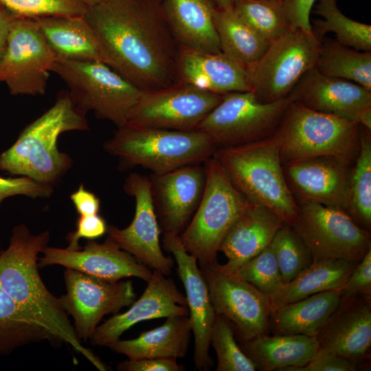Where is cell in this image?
Returning <instances> with one entry per match:
<instances>
[{"label": "cell", "instance_id": "cell-1", "mask_svg": "<svg viewBox=\"0 0 371 371\" xmlns=\"http://www.w3.org/2000/svg\"><path fill=\"white\" fill-rule=\"evenodd\" d=\"M83 17L108 65L142 91L178 82L181 45L161 0H108L91 5Z\"/></svg>", "mask_w": 371, "mask_h": 371}, {"label": "cell", "instance_id": "cell-2", "mask_svg": "<svg viewBox=\"0 0 371 371\" xmlns=\"http://www.w3.org/2000/svg\"><path fill=\"white\" fill-rule=\"evenodd\" d=\"M49 240L47 230L35 235L24 224L14 227L9 246L0 252V286L28 315L104 371L101 360L81 344L59 298L48 291L38 273V255Z\"/></svg>", "mask_w": 371, "mask_h": 371}, {"label": "cell", "instance_id": "cell-3", "mask_svg": "<svg viewBox=\"0 0 371 371\" xmlns=\"http://www.w3.org/2000/svg\"><path fill=\"white\" fill-rule=\"evenodd\" d=\"M85 115L69 92H61L53 106L27 126L14 144L0 154V170L52 186L73 162L68 154L58 150V137L66 131L89 130Z\"/></svg>", "mask_w": 371, "mask_h": 371}, {"label": "cell", "instance_id": "cell-4", "mask_svg": "<svg viewBox=\"0 0 371 371\" xmlns=\"http://www.w3.org/2000/svg\"><path fill=\"white\" fill-rule=\"evenodd\" d=\"M213 157L251 203L272 210L286 224L295 222L298 205L284 177L276 132L249 144L218 148Z\"/></svg>", "mask_w": 371, "mask_h": 371}, {"label": "cell", "instance_id": "cell-5", "mask_svg": "<svg viewBox=\"0 0 371 371\" xmlns=\"http://www.w3.org/2000/svg\"><path fill=\"white\" fill-rule=\"evenodd\" d=\"M104 144L123 168L141 166L153 174L203 164L218 149L204 133L175 131L126 123Z\"/></svg>", "mask_w": 371, "mask_h": 371}, {"label": "cell", "instance_id": "cell-6", "mask_svg": "<svg viewBox=\"0 0 371 371\" xmlns=\"http://www.w3.org/2000/svg\"><path fill=\"white\" fill-rule=\"evenodd\" d=\"M361 124L291 102L276 132L282 164L330 157L352 166L360 147Z\"/></svg>", "mask_w": 371, "mask_h": 371}, {"label": "cell", "instance_id": "cell-7", "mask_svg": "<svg viewBox=\"0 0 371 371\" xmlns=\"http://www.w3.org/2000/svg\"><path fill=\"white\" fill-rule=\"evenodd\" d=\"M203 164L206 173L203 194L179 237L199 265H214L218 264L217 253L226 233L253 203L236 189L214 157Z\"/></svg>", "mask_w": 371, "mask_h": 371}, {"label": "cell", "instance_id": "cell-8", "mask_svg": "<svg viewBox=\"0 0 371 371\" xmlns=\"http://www.w3.org/2000/svg\"><path fill=\"white\" fill-rule=\"evenodd\" d=\"M52 72L67 85L78 109L117 128L126 124L142 91L100 61L57 60Z\"/></svg>", "mask_w": 371, "mask_h": 371}, {"label": "cell", "instance_id": "cell-9", "mask_svg": "<svg viewBox=\"0 0 371 371\" xmlns=\"http://www.w3.org/2000/svg\"><path fill=\"white\" fill-rule=\"evenodd\" d=\"M322 41L313 32L289 28L245 65L252 91L262 102L287 97L300 78L315 67Z\"/></svg>", "mask_w": 371, "mask_h": 371}, {"label": "cell", "instance_id": "cell-10", "mask_svg": "<svg viewBox=\"0 0 371 371\" xmlns=\"http://www.w3.org/2000/svg\"><path fill=\"white\" fill-rule=\"evenodd\" d=\"M291 102L287 96L265 103L253 91L229 93L197 130L205 133L218 148L254 142L276 132Z\"/></svg>", "mask_w": 371, "mask_h": 371}, {"label": "cell", "instance_id": "cell-11", "mask_svg": "<svg viewBox=\"0 0 371 371\" xmlns=\"http://www.w3.org/2000/svg\"><path fill=\"white\" fill-rule=\"evenodd\" d=\"M299 214L291 225L309 251L312 261L344 259L359 262L371 249L370 231L344 210L297 201Z\"/></svg>", "mask_w": 371, "mask_h": 371}, {"label": "cell", "instance_id": "cell-12", "mask_svg": "<svg viewBox=\"0 0 371 371\" xmlns=\"http://www.w3.org/2000/svg\"><path fill=\"white\" fill-rule=\"evenodd\" d=\"M57 58L34 19L14 16L0 68L12 95H43Z\"/></svg>", "mask_w": 371, "mask_h": 371}, {"label": "cell", "instance_id": "cell-13", "mask_svg": "<svg viewBox=\"0 0 371 371\" xmlns=\"http://www.w3.org/2000/svg\"><path fill=\"white\" fill-rule=\"evenodd\" d=\"M223 95L177 82L142 91L126 123L175 131H196Z\"/></svg>", "mask_w": 371, "mask_h": 371}, {"label": "cell", "instance_id": "cell-14", "mask_svg": "<svg viewBox=\"0 0 371 371\" xmlns=\"http://www.w3.org/2000/svg\"><path fill=\"white\" fill-rule=\"evenodd\" d=\"M64 279L67 293L60 304L73 317L80 340L90 339L104 315L131 305L137 297L131 281L109 282L72 269H66Z\"/></svg>", "mask_w": 371, "mask_h": 371}, {"label": "cell", "instance_id": "cell-15", "mask_svg": "<svg viewBox=\"0 0 371 371\" xmlns=\"http://www.w3.org/2000/svg\"><path fill=\"white\" fill-rule=\"evenodd\" d=\"M216 314L227 319L241 341L265 333L271 315L269 297L252 284L214 265H199Z\"/></svg>", "mask_w": 371, "mask_h": 371}, {"label": "cell", "instance_id": "cell-16", "mask_svg": "<svg viewBox=\"0 0 371 371\" xmlns=\"http://www.w3.org/2000/svg\"><path fill=\"white\" fill-rule=\"evenodd\" d=\"M124 190L135 199V215L126 228L107 226L108 237L142 264L164 276L170 275L174 262L164 256L160 247L161 230L151 198L149 177L131 173L125 179Z\"/></svg>", "mask_w": 371, "mask_h": 371}, {"label": "cell", "instance_id": "cell-17", "mask_svg": "<svg viewBox=\"0 0 371 371\" xmlns=\"http://www.w3.org/2000/svg\"><path fill=\"white\" fill-rule=\"evenodd\" d=\"M289 97L311 110L355 121L371 131V91L355 82L307 71Z\"/></svg>", "mask_w": 371, "mask_h": 371}, {"label": "cell", "instance_id": "cell-18", "mask_svg": "<svg viewBox=\"0 0 371 371\" xmlns=\"http://www.w3.org/2000/svg\"><path fill=\"white\" fill-rule=\"evenodd\" d=\"M150 194L161 232L179 234L193 216L203 194L206 173L201 164L149 177Z\"/></svg>", "mask_w": 371, "mask_h": 371}, {"label": "cell", "instance_id": "cell-19", "mask_svg": "<svg viewBox=\"0 0 371 371\" xmlns=\"http://www.w3.org/2000/svg\"><path fill=\"white\" fill-rule=\"evenodd\" d=\"M282 164L296 201H311L348 212L351 165L330 157Z\"/></svg>", "mask_w": 371, "mask_h": 371}, {"label": "cell", "instance_id": "cell-20", "mask_svg": "<svg viewBox=\"0 0 371 371\" xmlns=\"http://www.w3.org/2000/svg\"><path fill=\"white\" fill-rule=\"evenodd\" d=\"M38 266L61 265L109 282L136 277L148 282L153 271L108 236L103 243L90 240L78 250L45 247Z\"/></svg>", "mask_w": 371, "mask_h": 371}, {"label": "cell", "instance_id": "cell-21", "mask_svg": "<svg viewBox=\"0 0 371 371\" xmlns=\"http://www.w3.org/2000/svg\"><path fill=\"white\" fill-rule=\"evenodd\" d=\"M164 248L172 253L186 293L192 331L194 337V361L199 370H209L212 362L209 354L210 334L216 313L205 280L197 260L188 253L176 234H164Z\"/></svg>", "mask_w": 371, "mask_h": 371}, {"label": "cell", "instance_id": "cell-22", "mask_svg": "<svg viewBox=\"0 0 371 371\" xmlns=\"http://www.w3.org/2000/svg\"><path fill=\"white\" fill-rule=\"evenodd\" d=\"M143 294L131 307L115 314L95 329L90 341L92 345L106 346L120 339L123 333L137 323L148 319L188 315L186 297L175 282L161 272L153 270Z\"/></svg>", "mask_w": 371, "mask_h": 371}, {"label": "cell", "instance_id": "cell-23", "mask_svg": "<svg viewBox=\"0 0 371 371\" xmlns=\"http://www.w3.org/2000/svg\"><path fill=\"white\" fill-rule=\"evenodd\" d=\"M317 339L321 350L356 363L362 360L371 345L370 297L341 301Z\"/></svg>", "mask_w": 371, "mask_h": 371}, {"label": "cell", "instance_id": "cell-24", "mask_svg": "<svg viewBox=\"0 0 371 371\" xmlns=\"http://www.w3.org/2000/svg\"><path fill=\"white\" fill-rule=\"evenodd\" d=\"M178 82L225 95L252 91L245 67L223 52H203L181 46Z\"/></svg>", "mask_w": 371, "mask_h": 371}, {"label": "cell", "instance_id": "cell-25", "mask_svg": "<svg viewBox=\"0 0 371 371\" xmlns=\"http://www.w3.org/2000/svg\"><path fill=\"white\" fill-rule=\"evenodd\" d=\"M286 224L272 210L253 204L233 223L219 247L227 258L218 264L223 271L233 273L243 263L269 247L277 232Z\"/></svg>", "mask_w": 371, "mask_h": 371}, {"label": "cell", "instance_id": "cell-26", "mask_svg": "<svg viewBox=\"0 0 371 371\" xmlns=\"http://www.w3.org/2000/svg\"><path fill=\"white\" fill-rule=\"evenodd\" d=\"M163 9L177 41L196 51L222 52L214 26L212 0H161Z\"/></svg>", "mask_w": 371, "mask_h": 371}, {"label": "cell", "instance_id": "cell-27", "mask_svg": "<svg viewBox=\"0 0 371 371\" xmlns=\"http://www.w3.org/2000/svg\"><path fill=\"white\" fill-rule=\"evenodd\" d=\"M34 19L57 60H95L108 65L83 15L44 16Z\"/></svg>", "mask_w": 371, "mask_h": 371}, {"label": "cell", "instance_id": "cell-28", "mask_svg": "<svg viewBox=\"0 0 371 371\" xmlns=\"http://www.w3.org/2000/svg\"><path fill=\"white\" fill-rule=\"evenodd\" d=\"M242 350L264 370H283L306 365L319 350L317 337L265 333L242 341Z\"/></svg>", "mask_w": 371, "mask_h": 371}, {"label": "cell", "instance_id": "cell-29", "mask_svg": "<svg viewBox=\"0 0 371 371\" xmlns=\"http://www.w3.org/2000/svg\"><path fill=\"white\" fill-rule=\"evenodd\" d=\"M192 327L188 315L166 317L160 326L144 331L135 339H117L106 346L128 359L183 358L186 356Z\"/></svg>", "mask_w": 371, "mask_h": 371}, {"label": "cell", "instance_id": "cell-30", "mask_svg": "<svg viewBox=\"0 0 371 371\" xmlns=\"http://www.w3.org/2000/svg\"><path fill=\"white\" fill-rule=\"evenodd\" d=\"M341 303V290H329L283 305L271 314L274 330L278 335L317 337Z\"/></svg>", "mask_w": 371, "mask_h": 371}, {"label": "cell", "instance_id": "cell-31", "mask_svg": "<svg viewBox=\"0 0 371 371\" xmlns=\"http://www.w3.org/2000/svg\"><path fill=\"white\" fill-rule=\"evenodd\" d=\"M359 262L344 259L314 261L269 297L271 314L283 305L311 295L341 290Z\"/></svg>", "mask_w": 371, "mask_h": 371}, {"label": "cell", "instance_id": "cell-32", "mask_svg": "<svg viewBox=\"0 0 371 371\" xmlns=\"http://www.w3.org/2000/svg\"><path fill=\"white\" fill-rule=\"evenodd\" d=\"M63 342L48 327L28 315L0 286V354L8 355L30 343Z\"/></svg>", "mask_w": 371, "mask_h": 371}, {"label": "cell", "instance_id": "cell-33", "mask_svg": "<svg viewBox=\"0 0 371 371\" xmlns=\"http://www.w3.org/2000/svg\"><path fill=\"white\" fill-rule=\"evenodd\" d=\"M213 20L221 51L244 65L258 59L269 43L238 14L234 7L223 9L215 6Z\"/></svg>", "mask_w": 371, "mask_h": 371}, {"label": "cell", "instance_id": "cell-34", "mask_svg": "<svg viewBox=\"0 0 371 371\" xmlns=\"http://www.w3.org/2000/svg\"><path fill=\"white\" fill-rule=\"evenodd\" d=\"M320 73L359 84L371 91V52L360 51L337 41H322L315 67Z\"/></svg>", "mask_w": 371, "mask_h": 371}, {"label": "cell", "instance_id": "cell-35", "mask_svg": "<svg viewBox=\"0 0 371 371\" xmlns=\"http://www.w3.org/2000/svg\"><path fill=\"white\" fill-rule=\"evenodd\" d=\"M348 213L363 229L371 227V137L361 125L360 147L352 166Z\"/></svg>", "mask_w": 371, "mask_h": 371}, {"label": "cell", "instance_id": "cell-36", "mask_svg": "<svg viewBox=\"0 0 371 371\" xmlns=\"http://www.w3.org/2000/svg\"><path fill=\"white\" fill-rule=\"evenodd\" d=\"M315 13L324 20H316L312 30L322 41L325 34L333 32L344 45L360 51L371 50V26L346 16L339 10L337 0H319Z\"/></svg>", "mask_w": 371, "mask_h": 371}, {"label": "cell", "instance_id": "cell-37", "mask_svg": "<svg viewBox=\"0 0 371 371\" xmlns=\"http://www.w3.org/2000/svg\"><path fill=\"white\" fill-rule=\"evenodd\" d=\"M234 9L269 43L289 28L282 0H234Z\"/></svg>", "mask_w": 371, "mask_h": 371}, {"label": "cell", "instance_id": "cell-38", "mask_svg": "<svg viewBox=\"0 0 371 371\" xmlns=\"http://www.w3.org/2000/svg\"><path fill=\"white\" fill-rule=\"evenodd\" d=\"M210 345L217 356L216 371H255L257 364L236 344L230 322L216 314L210 334Z\"/></svg>", "mask_w": 371, "mask_h": 371}, {"label": "cell", "instance_id": "cell-39", "mask_svg": "<svg viewBox=\"0 0 371 371\" xmlns=\"http://www.w3.org/2000/svg\"><path fill=\"white\" fill-rule=\"evenodd\" d=\"M271 246L284 284L295 278L313 262L307 247L290 225L284 224L277 232Z\"/></svg>", "mask_w": 371, "mask_h": 371}, {"label": "cell", "instance_id": "cell-40", "mask_svg": "<svg viewBox=\"0 0 371 371\" xmlns=\"http://www.w3.org/2000/svg\"><path fill=\"white\" fill-rule=\"evenodd\" d=\"M233 274L245 280L269 297L284 284L271 245L243 263Z\"/></svg>", "mask_w": 371, "mask_h": 371}, {"label": "cell", "instance_id": "cell-41", "mask_svg": "<svg viewBox=\"0 0 371 371\" xmlns=\"http://www.w3.org/2000/svg\"><path fill=\"white\" fill-rule=\"evenodd\" d=\"M12 14L36 19L44 16H82L91 5L90 0H0Z\"/></svg>", "mask_w": 371, "mask_h": 371}, {"label": "cell", "instance_id": "cell-42", "mask_svg": "<svg viewBox=\"0 0 371 371\" xmlns=\"http://www.w3.org/2000/svg\"><path fill=\"white\" fill-rule=\"evenodd\" d=\"M54 192L52 186L39 183L28 177H3L0 176V206L2 201L15 195L31 198H46Z\"/></svg>", "mask_w": 371, "mask_h": 371}, {"label": "cell", "instance_id": "cell-43", "mask_svg": "<svg viewBox=\"0 0 371 371\" xmlns=\"http://www.w3.org/2000/svg\"><path fill=\"white\" fill-rule=\"evenodd\" d=\"M341 301L355 295L370 296L371 293V249L358 262L346 283L341 289Z\"/></svg>", "mask_w": 371, "mask_h": 371}, {"label": "cell", "instance_id": "cell-44", "mask_svg": "<svg viewBox=\"0 0 371 371\" xmlns=\"http://www.w3.org/2000/svg\"><path fill=\"white\" fill-rule=\"evenodd\" d=\"M107 230V225L104 219L100 215H79L76 222V229L67 236L69 250H78L80 247L78 241L80 238L94 240L103 236Z\"/></svg>", "mask_w": 371, "mask_h": 371}, {"label": "cell", "instance_id": "cell-45", "mask_svg": "<svg viewBox=\"0 0 371 371\" xmlns=\"http://www.w3.org/2000/svg\"><path fill=\"white\" fill-rule=\"evenodd\" d=\"M357 363L337 355L319 350L317 355L306 365L292 368L286 371H355Z\"/></svg>", "mask_w": 371, "mask_h": 371}, {"label": "cell", "instance_id": "cell-46", "mask_svg": "<svg viewBox=\"0 0 371 371\" xmlns=\"http://www.w3.org/2000/svg\"><path fill=\"white\" fill-rule=\"evenodd\" d=\"M316 0H282L288 26L291 29L312 31L310 12Z\"/></svg>", "mask_w": 371, "mask_h": 371}, {"label": "cell", "instance_id": "cell-47", "mask_svg": "<svg viewBox=\"0 0 371 371\" xmlns=\"http://www.w3.org/2000/svg\"><path fill=\"white\" fill-rule=\"evenodd\" d=\"M117 368L124 371H180L183 368L173 358H144L128 359L120 363Z\"/></svg>", "mask_w": 371, "mask_h": 371}, {"label": "cell", "instance_id": "cell-48", "mask_svg": "<svg viewBox=\"0 0 371 371\" xmlns=\"http://www.w3.org/2000/svg\"><path fill=\"white\" fill-rule=\"evenodd\" d=\"M70 199L79 215H93L99 213L100 199L95 194L85 189L82 184L71 194Z\"/></svg>", "mask_w": 371, "mask_h": 371}, {"label": "cell", "instance_id": "cell-49", "mask_svg": "<svg viewBox=\"0 0 371 371\" xmlns=\"http://www.w3.org/2000/svg\"><path fill=\"white\" fill-rule=\"evenodd\" d=\"M14 16L5 8L0 9V68L5 52L10 23Z\"/></svg>", "mask_w": 371, "mask_h": 371}, {"label": "cell", "instance_id": "cell-50", "mask_svg": "<svg viewBox=\"0 0 371 371\" xmlns=\"http://www.w3.org/2000/svg\"><path fill=\"white\" fill-rule=\"evenodd\" d=\"M216 7L223 9H230L234 7V0H212Z\"/></svg>", "mask_w": 371, "mask_h": 371}, {"label": "cell", "instance_id": "cell-51", "mask_svg": "<svg viewBox=\"0 0 371 371\" xmlns=\"http://www.w3.org/2000/svg\"><path fill=\"white\" fill-rule=\"evenodd\" d=\"M108 1V0H90L91 5H95V4H98V3H102V2H104V1Z\"/></svg>", "mask_w": 371, "mask_h": 371}, {"label": "cell", "instance_id": "cell-52", "mask_svg": "<svg viewBox=\"0 0 371 371\" xmlns=\"http://www.w3.org/2000/svg\"><path fill=\"white\" fill-rule=\"evenodd\" d=\"M2 8H3V5H2V3L0 1V9H1Z\"/></svg>", "mask_w": 371, "mask_h": 371}]
</instances>
